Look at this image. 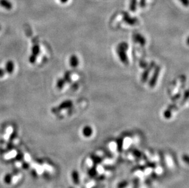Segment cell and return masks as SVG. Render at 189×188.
<instances>
[{
	"mask_svg": "<svg viewBox=\"0 0 189 188\" xmlns=\"http://www.w3.org/2000/svg\"><path fill=\"white\" fill-rule=\"evenodd\" d=\"M128 49V45L127 43L122 42L120 44L117 48V52L120 60L124 64L128 63V58L126 55L125 51Z\"/></svg>",
	"mask_w": 189,
	"mask_h": 188,
	"instance_id": "cell-1",
	"label": "cell"
},
{
	"mask_svg": "<svg viewBox=\"0 0 189 188\" xmlns=\"http://www.w3.org/2000/svg\"><path fill=\"white\" fill-rule=\"evenodd\" d=\"M160 71V68L159 67H157L155 68V71L154 73V75L152 77V79H151V81L149 82V86L151 87H154L155 85V83L157 81V78L159 77V73Z\"/></svg>",
	"mask_w": 189,
	"mask_h": 188,
	"instance_id": "cell-2",
	"label": "cell"
},
{
	"mask_svg": "<svg viewBox=\"0 0 189 188\" xmlns=\"http://www.w3.org/2000/svg\"><path fill=\"white\" fill-rule=\"evenodd\" d=\"M5 70L6 71L8 74H10L14 71V63L12 60H8L5 66Z\"/></svg>",
	"mask_w": 189,
	"mask_h": 188,
	"instance_id": "cell-3",
	"label": "cell"
},
{
	"mask_svg": "<svg viewBox=\"0 0 189 188\" xmlns=\"http://www.w3.org/2000/svg\"><path fill=\"white\" fill-rule=\"evenodd\" d=\"M133 39L136 42H138L141 45H144V44H146V39L141 34H135L133 36Z\"/></svg>",
	"mask_w": 189,
	"mask_h": 188,
	"instance_id": "cell-4",
	"label": "cell"
},
{
	"mask_svg": "<svg viewBox=\"0 0 189 188\" xmlns=\"http://www.w3.org/2000/svg\"><path fill=\"white\" fill-rule=\"evenodd\" d=\"M72 105V102L71 101L66 100V101H63L62 103H61L59 104V106H58V109H56V110H61V109H63L69 108Z\"/></svg>",
	"mask_w": 189,
	"mask_h": 188,
	"instance_id": "cell-5",
	"label": "cell"
},
{
	"mask_svg": "<svg viewBox=\"0 0 189 188\" xmlns=\"http://www.w3.org/2000/svg\"><path fill=\"white\" fill-rule=\"evenodd\" d=\"M0 6L7 10H10L12 8V4L9 0H0Z\"/></svg>",
	"mask_w": 189,
	"mask_h": 188,
	"instance_id": "cell-6",
	"label": "cell"
},
{
	"mask_svg": "<svg viewBox=\"0 0 189 188\" xmlns=\"http://www.w3.org/2000/svg\"><path fill=\"white\" fill-rule=\"evenodd\" d=\"M124 20L129 25H135L136 23V20L135 18H132L130 17L127 13H125L124 16Z\"/></svg>",
	"mask_w": 189,
	"mask_h": 188,
	"instance_id": "cell-7",
	"label": "cell"
},
{
	"mask_svg": "<svg viewBox=\"0 0 189 188\" xmlns=\"http://www.w3.org/2000/svg\"><path fill=\"white\" fill-rule=\"evenodd\" d=\"M70 65L71 67H76L78 66L79 61H78V58L75 56V55H72L70 58Z\"/></svg>",
	"mask_w": 189,
	"mask_h": 188,
	"instance_id": "cell-8",
	"label": "cell"
},
{
	"mask_svg": "<svg viewBox=\"0 0 189 188\" xmlns=\"http://www.w3.org/2000/svg\"><path fill=\"white\" fill-rule=\"evenodd\" d=\"M65 85V80L64 79L62 78H60L56 82V87L59 89H61L63 87H64Z\"/></svg>",
	"mask_w": 189,
	"mask_h": 188,
	"instance_id": "cell-9",
	"label": "cell"
},
{
	"mask_svg": "<svg viewBox=\"0 0 189 188\" xmlns=\"http://www.w3.org/2000/svg\"><path fill=\"white\" fill-rule=\"evenodd\" d=\"M40 53V47L38 45H35L32 48V54L37 56Z\"/></svg>",
	"mask_w": 189,
	"mask_h": 188,
	"instance_id": "cell-10",
	"label": "cell"
},
{
	"mask_svg": "<svg viewBox=\"0 0 189 188\" xmlns=\"http://www.w3.org/2000/svg\"><path fill=\"white\" fill-rule=\"evenodd\" d=\"M136 3H137V1H136V0H131L130 4V9L131 11H135L136 9Z\"/></svg>",
	"mask_w": 189,
	"mask_h": 188,
	"instance_id": "cell-11",
	"label": "cell"
},
{
	"mask_svg": "<svg viewBox=\"0 0 189 188\" xmlns=\"http://www.w3.org/2000/svg\"><path fill=\"white\" fill-rule=\"evenodd\" d=\"M83 133L86 136H88L91 135L92 133V129L90 127H85V128L83 130Z\"/></svg>",
	"mask_w": 189,
	"mask_h": 188,
	"instance_id": "cell-12",
	"label": "cell"
},
{
	"mask_svg": "<svg viewBox=\"0 0 189 188\" xmlns=\"http://www.w3.org/2000/svg\"><path fill=\"white\" fill-rule=\"evenodd\" d=\"M36 58H37V56L34 55H31L29 58V61L30 63L31 64H34V62L36 61Z\"/></svg>",
	"mask_w": 189,
	"mask_h": 188,
	"instance_id": "cell-13",
	"label": "cell"
},
{
	"mask_svg": "<svg viewBox=\"0 0 189 188\" xmlns=\"http://www.w3.org/2000/svg\"><path fill=\"white\" fill-rule=\"evenodd\" d=\"M179 1L182 3V4L185 6V7H187L188 5V0H179Z\"/></svg>",
	"mask_w": 189,
	"mask_h": 188,
	"instance_id": "cell-14",
	"label": "cell"
},
{
	"mask_svg": "<svg viewBox=\"0 0 189 188\" xmlns=\"http://www.w3.org/2000/svg\"><path fill=\"white\" fill-rule=\"evenodd\" d=\"M140 5L141 7H144L146 6V0H141L140 2Z\"/></svg>",
	"mask_w": 189,
	"mask_h": 188,
	"instance_id": "cell-15",
	"label": "cell"
},
{
	"mask_svg": "<svg viewBox=\"0 0 189 188\" xmlns=\"http://www.w3.org/2000/svg\"><path fill=\"white\" fill-rule=\"evenodd\" d=\"M4 71L2 68H0V77H3L4 75Z\"/></svg>",
	"mask_w": 189,
	"mask_h": 188,
	"instance_id": "cell-16",
	"label": "cell"
},
{
	"mask_svg": "<svg viewBox=\"0 0 189 188\" xmlns=\"http://www.w3.org/2000/svg\"><path fill=\"white\" fill-rule=\"evenodd\" d=\"M60 1H61V3L64 4V3H67L68 1V0H60Z\"/></svg>",
	"mask_w": 189,
	"mask_h": 188,
	"instance_id": "cell-17",
	"label": "cell"
},
{
	"mask_svg": "<svg viewBox=\"0 0 189 188\" xmlns=\"http://www.w3.org/2000/svg\"><path fill=\"white\" fill-rule=\"evenodd\" d=\"M0 29H1V26H0Z\"/></svg>",
	"mask_w": 189,
	"mask_h": 188,
	"instance_id": "cell-18",
	"label": "cell"
}]
</instances>
